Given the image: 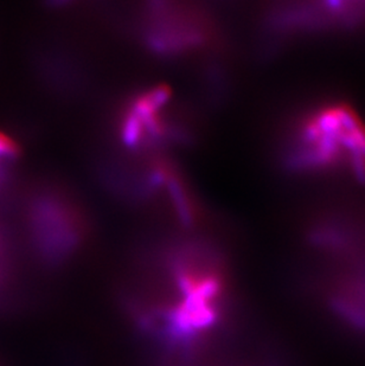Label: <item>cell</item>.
<instances>
[{"instance_id":"cell-1","label":"cell","mask_w":365,"mask_h":366,"mask_svg":"<svg viewBox=\"0 0 365 366\" xmlns=\"http://www.w3.org/2000/svg\"><path fill=\"white\" fill-rule=\"evenodd\" d=\"M298 150V159L307 167L344 165L365 176V125L349 107H325L308 117Z\"/></svg>"},{"instance_id":"cell-2","label":"cell","mask_w":365,"mask_h":366,"mask_svg":"<svg viewBox=\"0 0 365 366\" xmlns=\"http://www.w3.org/2000/svg\"><path fill=\"white\" fill-rule=\"evenodd\" d=\"M17 153V147L8 136L0 133V157H12Z\"/></svg>"}]
</instances>
